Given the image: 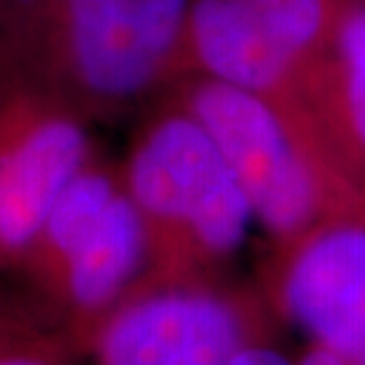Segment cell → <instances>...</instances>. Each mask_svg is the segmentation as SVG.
<instances>
[{
  "mask_svg": "<svg viewBox=\"0 0 365 365\" xmlns=\"http://www.w3.org/2000/svg\"><path fill=\"white\" fill-rule=\"evenodd\" d=\"M330 109L309 123L313 140L341 182L365 204V5L344 3L327 46Z\"/></svg>",
  "mask_w": 365,
  "mask_h": 365,
  "instance_id": "obj_9",
  "label": "cell"
},
{
  "mask_svg": "<svg viewBox=\"0 0 365 365\" xmlns=\"http://www.w3.org/2000/svg\"><path fill=\"white\" fill-rule=\"evenodd\" d=\"M232 365H294V359H289L273 344L271 334H264V337L254 339L252 344H247L235 356Z\"/></svg>",
  "mask_w": 365,
  "mask_h": 365,
  "instance_id": "obj_12",
  "label": "cell"
},
{
  "mask_svg": "<svg viewBox=\"0 0 365 365\" xmlns=\"http://www.w3.org/2000/svg\"><path fill=\"white\" fill-rule=\"evenodd\" d=\"M273 306L346 365H365V214L327 216L280 245L273 271Z\"/></svg>",
  "mask_w": 365,
  "mask_h": 365,
  "instance_id": "obj_8",
  "label": "cell"
},
{
  "mask_svg": "<svg viewBox=\"0 0 365 365\" xmlns=\"http://www.w3.org/2000/svg\"><path fill=\"white\" fill-rule=\"evenodd\" d=\"M119 173L148 235L140 289L216 280L257 221L214 138L176 98L138 128Z\"/></svg>",
  "mask_w": 365,
  "mask_h": 365,
  "instance_id": "obj_2",
  "label": "cell"
},
{
  "mask_svg": "<svg viewBox=\"0 0 365 365\" xmlns=\"http://www.w3.org/2000/svg\"><path fill=\"white\" fill-rule=\"evenodd\" d=\"M55 330L48 320L26 302H0V349L26 339L31 334Z\"/></svg>",
  "mask_w": 365,
  "mask_h": 365,
  "instance_id": "obj_11",
  "label": "cell"
},
{
  "mask_svg": "<svg viewBox=\"0 0 365 365\" xmlns=\"http://www.w3.org/2000/svg\"><path fill=\"white\" fill-rule=\"evenodd\" d=\"M294 365H346V363H341L337 356L327 354L325 349L306 344L302 351L297 354Z\"/></svg>",
  "mask_w": 365,
  "mask_h": 365,
  "instance_id": "obj_13",
  "label": "cell"
},
{
  "mask_svg": "<svg viewBox=\"0 0 365 365\" xmlns=\"http://www.w3.org/2000/svg\"><path fill=\"white\" fill-rule=\"evenodd\" d=\"M12 273L78 354L148 275V235L116 166L95 155L62 190Z\"/></svg>",
  "mask_w": 365,
  "mask_h": 365,
  "instance_id": "obj_3",
  "label": "cell"
},
{
  "mask_svg": "<svg viewBox=\"0 0 365 365\" xmlns=\"http://www.w3.org/2000/svg\"><path fill=\"white\" fill-rule=\"evenodd\" d=\"M363 214H365V204H363Z\"/></svg>",
  "mask_w": 365,
  "mask_h": 365,
  "instance_id": "obj_14",
  "label": "cell"
},
{
  "mask_svg": "<svg viewBox=\"0 0 365 365\" xmlns=\"http://www.w3.org/2000/svg\"><path fill=\"white\" fill-rule=\"evenodd\" d=\"M171 93L214 138L254 218L277 245L327 216L361 209L302 116H292L282 100L204 76H182Z\"/></svg>",
  "mask_w": 365,
  "mask_h": 365,
  "instance_id": "obj_4",
  "label": "cell"
},
{
  "mask_svg": "<svg viewBox=\"0 0 365 365\" xmlns=\"http://www.w3.org/2000/svg\"><path fill=\"white\" fill-rule=\"evenodd\" d=\"M95 157L91 123L31 91H0V273L14 271L62 190Z\"/></svg>",
  "mask_w": 365,
  "mask_h": 365,
  "instance_id": "obj_7",
  "label": "cell"
},
{
  "mask_svg": "<svg viewBox=\"0 0 365 365\" xmlns=\"http://www.w3.org/2000/svg\"><path fill=\"white\" fill-rule=\"evenodd\" d=\"M268 334L259 304L218 280L133 292L91 341L93 365H232Z\"/></svg>",
  "mask_w": 365,
  "mask_h": 365,
  "instance_id": "obj_6",
  "label": "cell"
},
{
  "mask_svg": "<svg viewBox=\"0 0 365 365\" xmlns=\"http://www.w3.org/2000/svg\"><path fill=\"white\" fill-rule=\"evenodd\" d=\"M83 359L57 330H46L0 349V365H76Z\"/></svg>",
  "mask_w": 365,
  "mask_h": 365,
  "instance_id": "obj_10",
  "label": "cell"
},
{
  "mask_svg": "<svg viewBox=\"0 0 365 365\" xmlns=\"http://www.w3.org/2000/svg\"><path fill=\"white\" fill-rule=\"evenodd\" d=\"M341 0H190L180 76H204L280 100L320 62Z\"/></svg>",
  "mask_w": 365,
  "mask_h": 365,
  "instance_id": "obj_5",
  "label": "cell"
},
{
  "mask_svg": "<svg viewBox=\"0 0 365 365\" xmlns=\"http://www.w3.org/2000/svg\"><path fill=\"white\" fill-rule=\"evenodd\" d=\"M190 0H0V91H31L93 126L180 76Z\"/></svg>",
  "mask_w": 365,
  "mask_h": 365,
  "instance_id": "obj_1",
  "label": "cell"
}]
</instances>
